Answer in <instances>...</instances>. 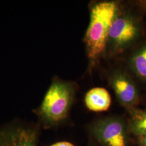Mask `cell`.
<instances>
[{
  "mask_svg": "<svg viewBox=\"0 0 146 146\" xmlns=\"http://www.w3.org/2000/svg\"><path fill=\"white\" fill-rule=\"evenodd\" d=\"M94 138L104 146H127V126L119 116H108L96 120L90 127Z\"/></svg>",
  "mask_w": 146,
  "mask_h": 146,
  "instance_id": "cell-5",
  "label": "cell"
},
{
  "mask_svg": "<svg viewBox=\"0 0 146 146\" xmlns=\"http://www.w3.org/2000/svg\"><path fill=\"white\" fill-rule=\"evenodd\" d=\"M84 103L89 110L101 112L110 108L111 99L107 90L102 87H95L87 92L84 97Z\"/></svg>",
  "mask_w": 146,
  "mask_h": 146,
  "instance_id": "cell-7",
  "label": "cell"
},
{
  "mask_svg": "<svg viewBox=\"0 0 146 146\" xmlns=\"http://www.w3.org/2000/svg\"><path fill=\"white\" fill-rule=\"evenodd\" d=\"M139 141L141 146H146V136L139 137Z\"/></svg>",
  "mask_w": 146,
  "mask_h": 146,
  "instance_id": "cell-11",
  "label": "cell"
},
{
  "mask_svg": "<svg viewBox=\"0 0 146 146\" xmlns=\"http://www.w3.org/2000/svg\"><path fill=\"white\" fill-rule=\"evenodd\" d=\"M41 126L15 119L0 126V146H37Z\"/></svg>",
  "mask_w": 146,
  "mask_h": 146,
  "instance_id": "cell-4",
  "label": "cell"
},
{
  "mask_svg": "<svg viewBox=\"0 0 146 146\" xmlns=\"http://www.w3.org/2000/svg\"><path fill=\"white\" fill-rule=\"evenodd\" d=\"M120 11L119 3L113 1L98 2L90 7V21L84 37L90 70L107 50L110 27Z\"/></svg>",
  "mask_w": 146,
  "mask_h": 146,
  "instance_id": "cell-2",
  "label": "cell"
},
{
  "mask_svg": "<svg viewBox=\"0 0 146 146\" xmlns=\"http://www.w3.org/2000/svg\"><path fill=\"white\" fill-rule=\"evenodd\" d=\"M140 27L135 18L120 10L110 27L107 49L111 54L122 52L139 36Z\"/></svg>",
  "mask_w": 146,
  "mask_h": 146,
  "instance_id": "cell-3",
  "label": "cell"
},
{
  "mask_svg": "<svg viewBox=\"0 0 146 146\" xmlns=\"http://www.w3.org/2000/svg\"><path fill=\"white\" fill-rule=\"evenodd\" d=\"M129 64L136 75L146 80V44L139 48L131 55Z\"/></svg>",
  "mask_w": 146,
  "mask_h": 146,
  "instance_id": "cell-8",
  "label": "cell"
},
{
  "mask_svg": "<svg viewBox=\"0 0 146 146\" xmlns=\"http://www.w3.org/2000/svg\"><path fill=\"white\" fill-rule=\"evenodd\" d=\"M129 110L130 121L129 129L134 135L146 136V111L131 108Z\"/></svg>",
  "mask_w": 146,
  "mask_h": 146,
  "instance_id": "cell-9",
  "label": "cell"
},
{
  "mask_svg": "<svg viewBox=\"0 0 146 146\" xmlns=\"http://www.w3.org/2000/svg\"><path fill=\"white\" fill-rule=\"evenodd\" d=\"M49 146H75L70 142L68 141H59L54 143Z\"/></svg>",
  "mask_w": 146,
  "mask_h": 146,
  "instance_id": "cell-10",
  "label": "cell"
},
{
  "mask_svg": "<svg viewBox=\"0 0 146 146\" xmlns=\"http://www.w3.org/2000/svg\"><path fill=\"white\" fill-rule=\"evenodd\" d=\"M141 3H142V5L145 7V8L146 9V1H142V2H141Z\"/></svg>",
  "mask_w": 146,
  "mask_h": 146,
  "instance_id": "cell-12",
  "label": "cell"
},
{
  "mask_svg": "<svg viewBox=\"0 0 146 146\" xmlns=\"http://www.w3.org/2000/svg\"><path fill=\"white\" fill-rule=\"evenodd\" d=\"M76 88L74 82L58 76L52 78L41 104L32 110L41 127L44 129L55 128L67 121L74 102Z\"/></svg>",
  "mask_w": 146,
  "mask_h": 146,
  "instance_id": "cell-1",
  "label": "cell"
},
{
  "mask_svg": "<svg viewBox=\"0 0 146 146\" xmlns=\"http://www.w3.org/2000/svg\"><path fill=\"white\" fill-rule=\"evenodd\" d=\"M110 85L121 104L127 110L133 108L139 100L137 89L127 73L116 70L110 75Z\"/></svg>",
  "mask_w": 146,
  "mask_h": 146,
  "instance_id": "cell-6",
  "label": "cell"
}]
</instances>
